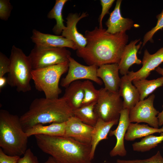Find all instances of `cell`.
<instances>
[{"label":"cell","mask_w":163,"mask_h":163,"mask_svg":"<svg viewBox=\"0 0 163 163\" xmlns=\"http://www.w3.org/2000/svg\"><path fill=\"white\" fill-rule=\"evenodd\" d=\"M85 47L76 50V54L89 66L97 67L106 64L119 62L128 41L126 32L115 34L107 33L106 29L96 27L91 31L86 30Z\"/></svg>","instance_id":"1"},{"label":"cell","mask_w":163,"mask_h":163,"mask_svg":"<svg viewBox=\"0 0 163 163\" xmlns=\"http://www.w3.org/2000/svg\"><path fill=\"white\" fill-rule=\"evenodd\" d=\"M34 136L39 148L57 163H92L91 145L65 136Z\"/></svg>","instance_id":"2"},{"label":"cell","mask_w":163,"mask_h":163,"mask_svg":"<svg viewBox=\"0 0 163 163\" xmlns=\"http://www.w3.org/2000/svg\"><path fill=\"white\" fill-rule=\"evenodd\" d=\"M73 110L63 97L55 99H35L28 110L20 117L25 131L37 124L66 122L73 116Z\"/></svg>","instance_id":"3"},{"label":"cell","mask_w":163,"mask_h":163,"mask_svg":"<svg viewBox=\"0 0 163 163\" xmlns=\"http://www.w3.org/2000/svg\"><path fill=\"white\" fill-rule=\"evenodd\" d=\"M28 137L24 130L17 115L7 110H0V147L10 156H20L27 149Z\"/></svg>","instance_id":"4"},{"label":"cell","mask_w":163,"mask_h":163,"mask_svg":"<svg viewBox=\"0 0 163 163\" xmlns=\"http://www.w3.org/2000/svg\"><path fill=\"white\" fill-rule=\"evenodd\" d=\"M9 58L10 64L7 78V84L12 87L16 88L18 92L30 91L33 69L28 56L21 49L13 45Z\"/></svg>","instance_id":"5"},{"label":"cell","mask_w":163,"mask_h":163,"mask_svg":"<svg viewBox=\"0 0 163 163\" xmlns=\"http://www.w3.org/2000/svg\"><path fill=\"white\" fill-rule=\"evenodd\" d=\"M69 62L33 70L32 79L37 90L43 92L48 99L59 98L62 90L59 87L61 76L68 70Z\"/></svg>","instance_id":"6"},{"label":"cell","mask_w":163,"mask_h":163,"mask_svg":"<svg viewBox=\"0 0 163 163\" xmlns=\"http://www.w3.org/2000/svg\"><path fill=\"white\" fill-rule=\"evenodd\" d=\"M99 91L98 98L94 108L98 118L107 122L119 121L123 104L118 92L110 91L104 88Z\"/></svg>","instance_id":"7"},{"label":"cell","mask_w":163,"mask_h":163,"mask_svg":"<svg viewBox=\"0 0 163 163\" xmlns=\"http://www.w3.org/2000/svg\"><path fill=\"white\" fill-rule=\"evenodd\" d=\"M71 55L66 48H44L35 45L28 56L34 70L68 62Z\"/></svg>","instance_id":"8"},{"label":"cell","mask_w":163,"mask_h":163,"mask_svg":"<svg viewBox=\"0 0 163 163\" xmlns=\"http://www.w3.org/2000/svg\"><path fill=\"white\" fill-rule=\"evenodd\" d=\"M155 95L152 94L148 98L140 100L131 109L129 117L130 123H145L151 127L159 128L158 120L156 117L159 112L154 107Z\"/></svg>","instance_id":"9"},{"label":"cell","mask_w":163,"mask_h":163,"mask_svg":"<svg viewBox=\"0 0 163 163\" xmlns=\"http://www.w3.org/2000/svg\"><path fill=\"white\" fill-rule=\"evenodd\" d=\"M69 69L66 76L60 82L61 86L66 88L72 82L81 79H86L101 85L102 81L97 76L98 68L94 65L85 66L75 61L70 56L69 58Z\"/></svg>","instance_id":"10"},{"label":"cell","mask_w":163,"mask_h":163,"mask_svg":"<svg viewBox=\"0 0 163 163\" xmlns=\"http://www.w3.org/2000/svg\"><path fill=\"white\" fill-rule=\"evenodd\" d=\"M32 41L36 46L49 48L68 47L77 50L75 43L62 35H54L43 33L34 29L30 37Z\"/></svg>","instance_id":"11"},{"label":"cell","mask_w":163,"mask_h":163,"mask_svg":"<svg viewBox=\"0 0 163 163\" xmlns=\"http://www.w3.org/2000/svg\"><path fill=\"white\" fill-rule=\"evenodd\" d=\"M163 62V47L152 54L146 49L142 61V67L136 72L133 71H129L127 75L132 81L146 79L151 72Z\"/></svg>","instance_id":"12"},{"label":"cell","mask_w":163,"mask_h":163,"mask_svg":"<svg viewBox=\"0 0 163 163\" xmlns=\"http://www.w3.org/2000/svg\"><path fill=\"white\" fill-rule=\"evenodd\" d=\"M129 110L123 109L120 113L118 125L113 130H110V136H114L116 138V144L110 151V155L111 157L117 156L123 157L126 155V151L124 144V139L127 129L131 123L129 121Z\"/></svg>","instance_id":"13"},{"label":"cell","mask_w":163,"mask_h":163,"mask_svg":"<svg viewBox=\"0 0 163 163\" xmlns=\"http://www.w3.org/2000/svg\"><path fill=\"white\" fill-rule=\"evenodd\" d=\"M93 127L88 125L74 116L66 122L64 136L71 137L82 143L91 145Z\"/></svg>","instance_id":"14"},{"label":"cell","mask_w":163,"mask_h":163,"mask_svg":"<svg viewBox=\"0 0 163 163\" xmlns=\"http://www.w3.org/2000/svg\"><path fill=\"white\" fill-rule=\"evenodd\" d=\"M88 15L86 12H83L80 16L77 13H70L66 18V26L62 33V36L73 42L77 50L84 48L87 41L85 36L78 31L76 25L79 20Z\"/></svg>","instance_id":"15"},{"label":"cell","mask_w":163,"mask_h":163,"mask_svg":"<svg viewBox=\"0 0 163 163\" xmlns=\"http://www.w3.org/2000/svg\"><path fill=\"white\" fill-rule=\"evenodd\" d=\"M119 72L118 63L106 64L98 67L97 74L104 82L105 89L113 92L118 93L121 82Z\"/></svg>","instance_id":"16"},{"label":"cell","mask_w":163,"mask_h":163,"mask_svg":"<svg viewBox=\"0 0 163 163\" xmlns=\"http://www.w3.org/2000/svg\"><path fill=\"white\" fill-rule=\"evenodd\" d=\"M121 0H117L113 10L110 14L105 24L107 27L106 31L111 34L126 32L133 26V21L131 19L124 18L121 15L120 6Z\"/></svg>","instance_id":"17"},{"label":"cell","mask_w":163,"mask_h":163,"mask_svg":"<svg viewBox=\"0 0 163 163\" xmlns=\"http://www.w3.org/2000/svg\"><path fill=\"white\" fill-rule=\"evenodd\" d=\"M140 40V39H139L132 41L125 46L118 64L119 72L121 75H127L129 72V68L133 65L142 64V61L137 57V53L142 42L140 41L136 45Z\"/></svg>","instance_id":"18"},{"label":"cell","mask_w":163,"mask_h":163,"mask_svg":"<svg viewBox=\"0 0 163 163\" xmlns=\"http://www.w3.org/2000/svg\"><path fill=\"white\" fill-rule=\"evenodd\" d=\"M127 75L121 78L118 93L123 98V109H131L140 100V94Z\"/></svg>","instance_id":"19"},{"label":"cell","mask_w":163,"mask_h":163,"mask_svg":"<svg viewBox=\"0 0 163 163\" xmlns=\"http://www.w3.org/2000/svg\"><path fill=\"white\" fill-rule=\"evenodd\" d=\"M119 121L105 122L100 118L93 127L91 139V157L92 160L94 158V153L97 145L101 140L108 139L107 135L111 128L118 124Z\"/></svg>","instance_id":"20"},{"label":"cell","mask_w":163,"mask_h":163,"mask_svg":"<svg viewBox=\"0 0 163 163\" xmlns=\"http://www.w3.org/2000/svg\"><path fill=\"white\" fill-rule=\"evenodd\" d=\"M66 122L53 123L50 125L42 124L35 125L26 130L25 132L29 137L36 135H43L51 136H64L65 133Z\"/></svg>","instance_id":"21"},{"label":"cell","mask_w":163,"mask_h":163,"mask_svg":"<svg viewBox=\"0 0 163 163\" xmlns=\"http://www.w3.org/2000/svg\"><path fill=\"white\" fill-rule=\"evenodd\" d=\"M63 97L73 110L81 107L84 97L82 82L77 80L70 83L66 88Z\"/></svg>","instance_id":"22"},{"label":"cell","mask_w":163,"mask_h":163,"mask_svg":"<svg viewBox=\"0 0 163 163\" xmlns=\"http://www.w3.org/2000/svg\"><path fill=\"white\" fill-rule=\"evenodd\" d=\"M162 133L163 126L161 128H156L150 127L148 124L131 123L126 133L125 139L128 141H132L153 133Z\"/></svg>","instance_id":"23"},{"label":"cell","mask_w":163,"mask_h":163,"mask_svg":"<svg viewBox=\"0 0 163 163\" xmlns=\"http://www.w3.org/2000/svg\"><path fill=\"white\" fill-rule=\"evenodd\" d=\"M132 83L140 94V100H143L155 89L163 85V77L156 79L133 80Z\"/></svg>","instance_id":"24"},{"label":"cell","mask_w":163,"mask_h":163,"mask_svg":"<svg viewBox=\"0 0 163 163\" xmlns=\"http://www.w3.org/2000/svg\"><path fill=\"white\" fill-rule=\"evenodd\" d=\"M68 0H56L54 5L49 12L47 17L50 19H55L56 24L52 29V31L56 35L62 33L66 26L64 24V21L62 17V11L63 8Z\"/></svg>","instance_id":"25"},{"label":"cell","mask_w":163,"mask_h":163,"mask_svg":"<svg viewBox=\"0 0 163 163\" xmlns=\"http://www.w3.org/2000/svg\"><path fill=\"white\" fill-rule=\"evenodd\" d=\"M96 102L82 106L74 110V116L83 123L92 127L94 126L98 119L94 110Z\"/></svg>","instance_id":"26"},{"label":"cell","mask_w":163,"mask_h":163,"mask_svg":"<svg viewBox=\"0 0 163 163\" xmlns=\"http://www.w3.org/2000/svg\"><path fill=\"white\" fill-rule=\"evenodd\" d=\"M162 141L163 133H161L159 136L151 134L144 137L140 141L133 144L132 148L135 151L145 152L155 148Z\"/></svg>","instance_id":"27"},{"label":"cell","mask_w":163,"mask_h":163,"mask_svg":"<svg viewBox=\"0 0 163 163\" xmlns=\"http://www.w3.org/2000/svg\"><path fill=\"white\" fill-rule=\"evenodd\" d=\"M84 97L82 106L96 102L98 99L99 91L96 89L93 83L87 80L82 82Z\"/></svg>","instance_id":"28"},{"label":"cell","mask_w":163,"mask_h":163,"mask_svg":"<svg viewBox=\"0 0 163 163\" xmlns=\"http://www.w3.org/2000/svg\"><path fill=\"white\" fill-rule=\"evenodd\" d=\"M156 18L158 20L155 26L147 32L144 36L142 47L148 41L153 43L152 38L154 35L158 31L163 28V9L159 14L156 15Z\"/></svg>","instance_id":"29"},{"label":"cell","mask_w":163,"mask_h":163,"mask_svg":"<svg viewBox=\"0 0 163 163\" xmlns=\"http://www.w3.org/2000/svg\"><path fill=\"white\" fill-rule=\"evenodd\" d=\"M116 163H163V157L158 151L154 155L148 158L128 160L117 159Z\"/></svg>","instance_id":"30"},{"label":"cell","mask_w":163,"mask_h":163,"mask_svg":"<svg viewBox=\"0 0 163 163\" xmlns=\"http://www.w3.org/2000/svg\"><path fill=\"white\" fill-rule=\"evenodd\" d=\"M13 8L9 0H0V19L7 21L10 16Z\"/></svg>","instance_id":"31"},{"label":"cell","mask_w":163,"mask_h":163,"mask_svg":"<svg viewBox=\"0 0 163 163\" xmlns=\"http://www.w3.org/2000/svg\"><path fill=\"white\" fill-rule=\"evenodd\" d=\"M114 0H101V4L102 6V11L99 18V22L100 28H103L102 21L104 16L109 14V10L114 2Z\"/></svg>","instance_id":"32"},{"label":"cell","mask_w":163,"mask_h":163,"mask_svg":"<svg viewBox=\"0 0 163 163\" xmlns=\"http://www.w3.org/2000/svg\"><path fill=\"white\" fill-rule=\"evenodd\" d=\"M10 61L9 58L0 52V78L8 73L10 69Z\"/></svg>","instance_id":"33"},{"label":"cell","mask_w":163,"mask_h":163,"mask_svg":"<svg viewBox=\"0 0 163 163\" xmlns=\"http://www.w3.org/2000/svg\"><path fill=\"white\" fill-rule=\"evenodd\" d=\"M17 163H39L37 157L30 149H27L22 157H20Z\"/></svg>","instance_id":"34"},{"label":"cell","mask_w":163,"mask_h":163,"mask_svg":"<svg viewBox=\"0 0 163 163\" xmlns=\"http://www.w3.org/2000/svg\"><path fill=\"white\" fill-rule=\"evenodd\" d=\"M20 157L18 156L8 155L0 149V163H17Z\"/></svg>","instance_id":"35"},{"label":"cell","mask_w":163,"mask_h":163,"mask_svg":"<svg viewBox=\"0 0 163 163\" xmlns=\"http://www.w3.org/2000/svg\"><path fill=\"white\" fill-rule=\"evenodd\" d=\"M7 83V78L4 76L0 78V91L4 87L6 83Z\"/></svg>","instance_id":"36"},{"label":"cell","mask_w":163,"mask_h":163,"mask_svg":"<svg viewBox=\"0 0 163 163\" xmlns=\"http://www.w3.org/2000/svg\"><path fill=\"white\" fill-rule=\"evenodd\" d=\"M163 108V105L162 106ZM158 121L159 126L163 125V110L160 112H159L157 117Z\"/></svg>","instance_id":"37"},{"label":"cell","mask_w":163,"mask_h":163,"mask_svg":"<svg viewBox=\"0 0 163 163\" xmlns=\"http://www.w3.org/2000/svg\"><path fill=\"white\" fill-rule=\"evenodd\" d=\"M44 163H57L51 156H50Z\"/></svg>","instance_id":"38"},{"label":"cell","mask_w":163,"mask_h":163,"mask_svg":"<svg viewBox=\"0 0 163 163\" xmlns=\"http://www.w3.org/2000/svg\"><path fill=\"white\" fill-rule=\"evenodd\" d=\"M155 70L158 73L163 77V68L158 67Z\"/></svg>","instance_id":"39"},{"label":"cell","mask_w":163,"mask_h":163,"mask_svg":"<svg viewBox=\"0 0 163 163\" xmlns=\"http://www.w3.org/2000/svg\"><path fill=\"white\" fill-rule=\"evenodd\" d=\"M162 148H163V147H162Z\"/></svg>","instance_id":"40"}]
</instances>
